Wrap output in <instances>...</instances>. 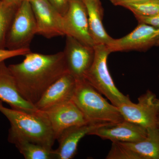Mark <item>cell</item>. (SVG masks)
Returning a JSON list of instances; mask_svg holds the SVG:
<instances>
[{
    "mask_svg": "<svg viewBox=\"0 0 159 159\" xmlns=\"http://www.w3.org/2000/svg\"><path fill=\"white\" fill-rule=\"evenodd\" d=\"M63 20L66 35L87 45H95L90 32L87 11L82 0H70Z\"/></svg>",
    "mask_w": 159,
    "mask_h": 159,
    "instance_id": "obj_10",
    "label": "cell"
},
{
    "mask_svg": "<svg viewBox=\"0 0 159 159\" xmlns=\"http://www.w3.org/2000/svg\"><path fill=\"white\" fill-rule=\"evenodd\" d=\"M112 142L111 147L106 158L107 159H141L135 152L123 142Z\"/></svg>",
    "mask_w": 159,
    "mask_h": 159,
    "instance_id": "obj_21",
    "label": "cell"
},
{
    "mask_svg": "<svg viewBox=\"0 0 159 159\" xmlns=\"http://www.w3.org/2000/svg\"><path fill=\"white\" fill-rule=\"evenodd\" d=\"M138 102L124 103L119 107L124 120L147 129L157 127L159 117V98L148 90L138 98Z\"/></svg>",
    "mask_w": 159,
    "mask_h": 159,
    "instance_id": "obj_6",
    "label": "cell"
},
{
    "mask_svg": "<svg viewBox=\"0 0 159 159\" xmlns=\"http://www.w3.org/2000/svg\"><path fill=\"white\" fill-rule=\"evenodd\" d=\"M76 85L74 77L69 72L66 73L47 89L34 106L39 111H45L72 101Z\"/></svg>",
    "mask_w": 159,
    "mask_h": 159,
    "instance_id": "obj_12",
    "label": "cell"
},
{
    "mask_svg": "<svg viewBox=\"0 0 159 159\" xmlns=\"http://www.w3.org/2000/svg\"><path fill=\"white\" fill-rule=\"evenodd\" d=\"M156 46H159V39L157 43Z\"/></svg>",
    "mask_w": 159,
    "mask_h": 159,
    "instance_id": "obj_28",
    "label": "cell"
},
{
    "mask_svg": "<svg viewBox=\"0 0 159 159\" xmlns=\"http://www.w3.org/2000/svg\"><path fill=\"white\" fill-rule=\"evenodd\" d=\"M0 100V112L9 120L11 127L29 141L52 148L56 140L48 119L43 111L31 114L8 108Z\"/></svg>",
    "mask_w": 159,
    "mask_h": 159,
    "instance_id": "obj_3",
    "label": "cell"
},
{
    "mask_svg": "<svg viewBox=\"0 0 159 159\" xmlns=\"http://www.w3.org/2000/svg\"><path fill=\"white\" fill-rule=\"evenodd\" d=\"M141 159H159V128L147 129L146 137L136 142H123Z\"/></svg>",
    "mask_w": 159,
    "mask_h": 159,
    "instance_id": "obj_18",
    "label": "cell"
},
{
    "mask_svg": "<svg viewBox=\"0 0 159 159\" xmlns=\"http://www.w3.org/2000/svg\"><path fill=\"white\" fill-rule=\"evenodd\" d=\"M154 1H157V2H159V0H154Z\"/></svg>",
    "mask_w": 159,
    "mask_h": 159,
    "instance_id": "obj_29",
    "label": "cell"
},
{
    "mask_svg": "<svg viewBox=\"0 0 159 159\" xmlns=\"http://www.w3.org/2000/svg\"><path fill=\"white\" fill-rule=\"evenodd\" d=\"M124 8L130 10L134 15L148 16L159 14V2L154 0L129 4Z\"/></svg>",
    "mask_w": 159,
    "mask_h": 159,
    "instance_id": "obj_20",
    "label": "cell"
},
{
    "mask_svg": "<svg viewBox=\"0 0 159 159\" xmlns=\"http://www.w3.org/2000/svg\"><path fill=\"white\" fill-rule=\"evenodd\" d=\"M157 127L159 128V117L158 118V122H157Z\"/></svg>",
    "mask_w": 159,
    "mask_h": 159,
    "instance_id": "obj_27",
    "label": "cell"
},
{
    "mask_svg": "<svg viewBox=\"0 0 159 159\" xmlns=\"http://www.w3.org/2000/svg\"><path fill=\"white\" fill-rule=\"evenodd\" d=\"M0 100L16 110L31 114L41 112L21 96L15 79L5 61L0 62Z\"/></svg>",
    "mask_w": 159,
    "mask_h": 159,
    "instance_id": "obj_14",
    "label": "cell"
},
{
    "mask_svg": "<svg viewBox=\"0 0 159 159\" xmlns=\"http://www.w3.org/2000/svg\"><path fill=\"white\" fill-rule=\"evenodd\" d=\"M76 81L73 101L88 123L100 126L124 120L118 107L109 103L85 79Z\"/></svg>",
    "mask_w": 159,
    "mask_h": 159,
    "instance_id": "obj_2",
    "label": "cell"
},
{
    "mask_svg": "<svg viewBox=\"0 0 159 159\" xmlns=\"http://www.w3.org/2000/svg\"><path fill=\"white\" fill-rule=\"evenodd\" d=\"M64 54L68 71L76 80L84 79L95 56L94 47L87 45L72 36L66 35Z\"/></svg>",
    "mask_w": 159,
    "mask_h": 159,
    "instance_id": "obj_7",
    "label": "cell"
},
{
    "mask_svg": "<svg viewBox=\"0 0 159 159\" xmlns=\"http://www.w3.org/2000/svg\"><path fill=\"white\" fill-rule=\"evenodd\" d=\"M9 3L13 4L15 6H19L24 0H6Z\"/></svg>",
    "mask_w": 159,
    "mask_h": 159,
    "instance_id": "obj_26",
    "label": "cell"
},
{
    "mask_svg": "<svg viewBox=\"0 0 159 159\" xmlns=\"http://www.w3.org/2000/svg\"><path fill=\"white\" fill-rule=\"evenodd\" d=\"M112 4L116 6H121L124 7L129 4L141 2L148 0H109Z\"/></svg>",
    "mask_w": 159,
    "mask_h": 159,
    "instance_id": "obj_25",
    "label": "cell"
},
{
    "mask_svg": "<svg viewBox=\"0 0 159 159\" xmlns=\"http://www.w3.org/2000/svg\"><path fill=\"white\" fill-rule=\"evenodd\" d=\"M37 24V34L48 39L66 35L63 16L48 0H29Z\"/></svg>",
    "mask_w": 159,
    "mask_h": 159,
    "instance_id": "obj_9",
    "label": "cell"
},
{
    "mask_svg": "<svg viewBox=\"0 0 159 159\" xmlns=\"http://www.w3.org/2000/svg\"><path fill=\"white\" fill-rule=\"evenodd\" d=\"M42 111L48 119L56 140L67 129L88 124L73 100Z\"/></svg>",
    "mask_w": 159,
    "mask_h": 159,
    "instance_id": "obj_11",
    "label": "cell"
},
{
    "mask_svg": "<svg viewBox=\"0 0 159 159\" xmlns=\"http://www.w3.org/2000/svg\"><path fill=\"white\" fill-rule=\"evenodd\" d=\"M19 6L0 1V48L5 49L6 36Z\"/></svg>",
    "mask_w": 159,
    "mask_h": 159,
    "instance_id": "obj_19",
    "label": "cell"
},
{
    "mask_svg": "<svg viewBox=\"0 0 159 159\" xmlns=\"http://www.w3.org/2000/svg\"><path fill=\"white\" fill-rule=\"evenodd\" d=\"M29 48L17 49V50H9V49L0 48V62L5 61L9 58L16 56H25L26 54L31 52Z\"/></svg>",
    "mask_w": 159,
    "mask_h": 159,
    "instance_id": "obj_22",
    "label": "cell"
},
{
    "mask_svg": "<svg viewBox=\"0 0 159 159\" xmlns=\"http://www.w3.org/2000/svg\"><path fill=\"white\" fill-rule=\"evenodd\" d=\"M8 141L15 145L25 159H57L55 150L29 141L11 127L9 129Z\"/></svg>",
    "mask_w": 159,
    "mask_h": 159,
    "instance_id": "obj_17",
    "label": "cell"
},
{
    "mask_svg": "<svg viewBox=\"0 0 159 159\" xmlns=\"http://www.w3.org/2000/svg\"><path fill=\"white\" fill-rule=\"evenodd\" d=\"M37 24L31 3L24 0L19 6L6 36L9 50L28 48L35 34Z\"/></svg>",
    "mask_w": 159,
    "mask_h": 159,
    "instance_id": "obj_5",
    "label": "cell"
},
{
    "mask_svg": "<svg viewBox=\"0 0 159 159\" xmlns=\"http://www.w3.org/2000/svg\"><path fill=\"white\" fill-rule=\"evenodd\" d=\"M134 16L139 24L142 23L155 28H159V14L148 16L141 15H134Z\"/></svg>",
    "mask_w": 159,
    "mask_h": 159,
    "instance_id": "obj_23",
    "label": "cell"
},
{
    "mask_svg": "<svg viewBox=\"0 0 159 159\" xmlns=\"http://www.w3.org/2000/svg\"><path fill=\"white\" fill-rule=\"evenodd\" d=\"M94 48L93 61L84 79L117 107L131 102L128 95H124L117 88L109 71L107 61L111 53L107 46L98 44Z\"/></svg>",
    "mask_w": 159,
    "mask_h": 159,
    "instance_id": "obj_4",
    "label": "cell"
},
{
    "mask_svg": "<svg viewBox=\"0 0 159 159\" xmlns=\"http://www.w3.org/2000/svg\"><path fill=\"white\" fill-rule=\"evenodd\" d=\"M0 1H1V0H0Z\"/></svg>",
    "mask_w": 159,
    "mask_h": 159,
    "instance_id": "obj_31",
    "label": "cell"
},
{
    "mask_svg": "<svg viewBox=\"0 0 159 159\" xmlns=\"http://www.w3.org/2000/svg\"><path fill=\"white\" fill-rule=\"evenodd\" d=\"M159 39V28L140 23L133 31L121 38L113 39L107 46L111 53L129 51H146Z\"/></svg>",
    "mask_w": 159,
    "mask_h": 159,
    "instance_id": "obj_8",
    "label": "cell"
},
{
    "mask_svg": "<svg viewBox=\"0 0 159 159\" xmlns=\"http://www.w3.org/2000/svg\"><path fill=\"white\" fill-rule=\"evenodd\" d=\"M147 134V129L124 120L118 123L98 126L89 135L97 136L112 142H136L145 139Z\"/></svg>",
    "mask_w": 159,
    "mask_h": 159,
    "instance_id": "obj_13",
    "label": "cell"
},
{
    "mask_svg": "<svg viewBox=\"0 0 159 159\" xmlns=\"http://www.w3.org/2000/svg\"><path fill=\"white\" fill-rule=\"evenodd\" d=\"M98 126L88 123L72 126L63 131L57 139L59 143L58 148L55 150L57 159L74 158L80 140Z\"/></svg>",
    "mask_w": 159,
    "mask_h": 159,
    "instance_id": "obj_15",
    "label": "cell"
},
{
    "mask_svg": "<svg viewBox=\"0 0 159 159\" xmlns=\"http://www.w3.org/2000/svg\"><path fill=\"white\" fill-rule=\"evenodd\" d=\"M56 10L64 16L68 9L70 0H48Z\"/></svg>",
    "mask_w": 159,
    "mask_h": 159,
    "instance_id": "obj_24",
    "label": "cell"
},
{
    "mask_svg": "<svg viewBox=\"0 0 159 159\" xmlns=\"http://www.w3.org/2000/svg\"></svg>",
    "mask_w": 159,
    "mask_h": 159,
    "instance_id": "obj_30",
    "label": "cell"
},
{
    "mask_svg": "<svg viewBox=\"0 0 159 159\" xmlns=\"http://www.w3.org/2000/svg\"><path fill=\"white\" fill-rule=\"evenodd\" d=\"M8 67L21 96L34 106L52 84L68 72L63 51L52 54L31 52L21 62Z\"/></svg>",
    "mask_w": 159,
    "mask_h": 159,
    "instance_id": "obj_1",
    "label": "cell"
},
{
    "mask_svg": "<svg viewBox=\"0 0 159 159\" xmlns=\"http://www.w3.org/2000/svg\"><path fill=\"white\" fill-rule=\"evenodd\" d=\"M82 1L87 11L90 32L95 45H107L113 39L107 34L103 27V9L100 0Z\"/></svg>",
    "mask_w": 159,
    "mask_h": 159,
    "instance_id": "obj_16",
    "label": "cell"
}]
</instances>
